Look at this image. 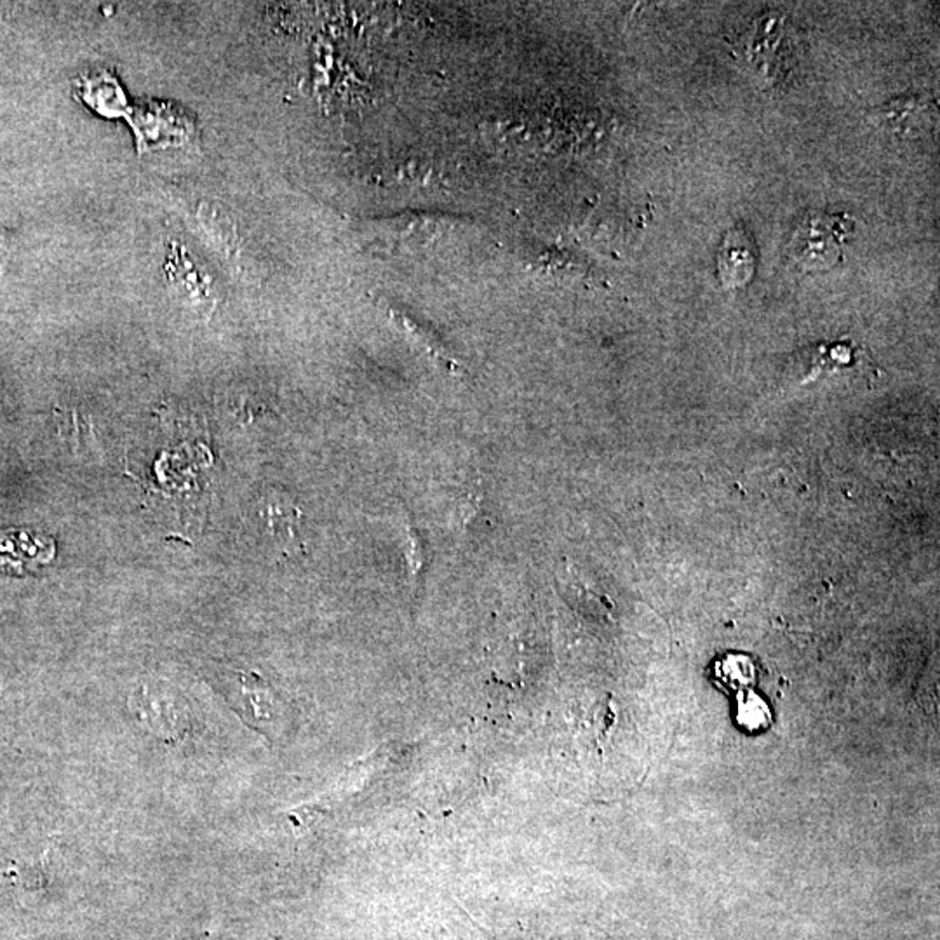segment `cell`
Instances as JSON below:
<instances>
[{
	"instance_id": "277c9868",
	"label": "cell",
	"mask_w": 940,
	"mask_h": 940,
	"mask_svg": "<svg viewBox=\"0 0 940 940\" xmlns=\"http://www.w3.org/2000/svg\"><path fill=\"white\" fill-rule=\"evenodd\" d=\"M263 521L279 544L289 546L291 542L298 540L301 512L288 499L277 495L269 497L263 503Z\"/></svg>"
},
{
	"instance_id": "5b68a950",
	"label": "cell",
	"mask_w": 940,
	"mask_h": 940,
	"mask_svg": "<svg viewBox=\"0 0 940 940\" xmlns=\"http://www.w3.org/2000/svg\"><path fill=\"white\" fill-rule=\"evenodd\" d=\"M242 695L246 699V707L257 719H269L271 717V697L262 679L257 676H245L242 678Z\"/></svg>"
},
{
	"instance_id": "6da1fadb",
	"label": "cell",
	"mask_w": 940,
	"mask_h": 940,
	"mask_svg": "<svg viewBox=\"0 0 940 940\" xmlns=\"http://www.w3.org/2000/svg\"><path fill=\"white\" fill-rule=\"evenodd\" d=\"M848 224L840 216L817 215L805 218L793 234L789 251L798 265L807 271H824L842 257Z\"/></svg>"
},
{
	"instance_id": "3957f363",
	"label": "cell",
	"mask_w": 940,
	"mask_h": 940,
	"mask_svg": "<svg viewBox=\"0 0 940 940\" xmlns=\"http://www.w3.org/2000/svg\"><path fill=\"white\" fill-rule=\"evenodd\" d=\"M719 277L726 288H737L749 283L754 272V253L743 233H730L719 251Z\"/></svg>"
},
{
	"instance_id": "7a4b0ae2",
	"label": "cell",
	"mask_w": 940,
	"mask_h": 940,
	"mask_svg": "<svg viewBox=\"0 0 940 940\" xmlns=\"http://www.w3.org/2000/svg\"><path fill=\"white\" fill-rule=\"evenodd\" d=\"M131 711L160 739H180L189 730V711L180 697L163 685H145L131 699Z\"/></svg>"
}]
</instances>
